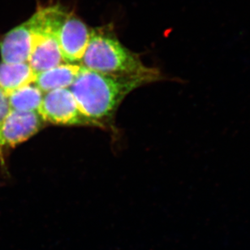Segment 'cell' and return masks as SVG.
I'll list each match as a JSON object with an SVG mask.
<instances>
[{
	"label": "cell",
	"mask_w": 250,
	"mask_h": 250,
	"mask_svg": "<svg viewBox=\"0 0 250 250\" xmlns=\"http://www.w3.org/2000/svg\"><path fill=\"white\" fill-rule=\"evenodd\" d=\"M160 77L161 73L136 76L105 74L82 66L69 89L82 112L102 123V120L111 118L127 94L138 87L156 82Z\"/></svg>",
	"instance_id": "6da1fadb"
},
{
	"label": "cell",
	"mask_w": 250,
	"mask_h": 250,
	"mask_svg": "<svg viewBox=\"0 0 250 250\" xmlns=\"http://www.w3.org/2000/svg\"><path fill=\"white\" fill-rule=\"evenodd\" d=\"M82 67L105 74L136 76L160 73L156 68L146 67L139 56L125 47L111 29H91Z\"/></svg>",
	"instance_id": "7a4b0ae2"
},
{
	"label": "cell",
	"mask_w": 250,
	"mask_h": 250,
	"mask_svg": "<svg viewBox=\"0 0 250 250\" xmlns=\"http://www.w3.org/2000/svg\"><path fill=\"white\" fill-rule=\"evenodd\" d=\"M38 114L44 121L54 125L97 127L104 125L82 112L70 89H56L44 94Z\"/></svg>",
	"instance_id": "3957f363"
},
{
	"label": "cell",
	"mask_w": 250,
	"mask_h": 250,
	"mask_svg": "<svg viewBox=\"0 0 250 250\" xmlns=\"http://www.w3.org/2000/svg\"><path fill=\"white\" fill-rule=\"evenodd\" d=\"M91 30L76 15L68 12L56 29V36L62 60L68 63L82 62Z\"/></svg>",
	"instance_id": "277c9868"
},
{
	"label": "cell",
	"mask_w": 250,
	"mask_h": 250,
	"mask_svg": "<svg viewBox=\"0 0 250 250\" xmlns=\"http://www.w3.org/2000/svg\"><path fill=\"white\" fill-rule=\"evenodd\" d=\"M44 121L36 112L11 111L0 125V152L25 142L36 134Z\"/></svg>",
	"instance_id": "5b68a950"
},
{
	"label": "cell",
	"mask_w": 250,
	"mask_h": 250,
	"mask_svg": "<svg viewBox=\"0 0 250 250\" xmlns=\"http://www.w3.org/2000/svg\"><path fill=\"white\" fill-rule=\"evenodd\" d=\"M34 29L29 19L8 32L0 42L2 62H28L34 45Z\"/></svg>",
	"instance_id": "8992f818"
},
{
	"label": "cell",
	"mask_w": 250,
	"mask_h": 250,
	"mask_svg": "<svg viewBox=\"0 0 250 250\" xmlns=\"http://www.w3.org/2000/svg\"><path fill=\"white\" fill-rule=\"evenodd\" d=\"M33 29L34 45L28 63L38 74L61 64L63 60L56 36L49 32L34 29V27Z\"/></svg>",
	"instance_id": "52a82bcc"
},
{
	"label": "cell",
	"mask_w": 250,
	"mask_h": 250,
	"mask_svg": "<svg viewBox=\"0 0 250 250\" xmlns=\"http://www.w3.org/2000/svg\"><path fill=\"white\" fill-rule=\"evenodd\" d=\"M81 67L75 63H61L38 73L34 84L45 94L56 89H68L77 78Z\"/></svg>",
	"instance_id": "ba28073f"
},
{
	"label": "cell",
	"mask_w": 250,
	"mask_h": 250,
	"mask_svg": "<svg viewBox=\"0 0 250 250\" xmlns=\"http://www.w3.org/2000/svg\"><path fill=\"white\" fill-rule=\"evenodd\" d=\"M36 73L28 62L0 63V88L7 96L22 87L34 84Z\"/></svg>",
	"instance_id": "9c48e42d"
},
{
	"label": "cell",
	"mask_w": 250,
	"mask_h": 250,
	"mask_svg": "<svg viewBox=\"0 0 250 250\" xmlns=\"http://www.w3.org/2000/svg\"><path fill=\"white\" fill-rule=\"evenodd\" d=\"M43 96V92L34 84L22 87L8 95L11 111L38 113Z\"/></svg>",
	"instance_id": "30bf717a"
},
{
	"label": "cell",
	"mask_w": 250,
	"mask_h": 250,
	"mask_svg": "<svg viewBox=\"0 0 250 250\" xmlns=\"http://www.w3.org/2000/svg\"><path fill=\"white\" fill-rule=\"evenodd\" d=\"M11 112L8 96L0 88V125Z\"/></svg>",
	"instance_id": "8fae6325"
}]
</instances>
